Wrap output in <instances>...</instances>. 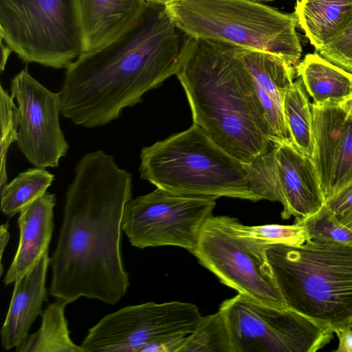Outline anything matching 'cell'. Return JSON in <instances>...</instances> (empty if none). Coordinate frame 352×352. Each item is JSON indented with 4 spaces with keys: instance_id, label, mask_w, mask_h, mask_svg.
<instances>
[{
    "instance_id": "6da1fadb",
    "label": "cell",
    "mask_w": 352,
    "mask_h": 352,
    "mask_svg": "<svg viewBox=\"0 0 352 352\" xmlns=\"http://www.w3.org/2000/svg\"><path fill=\"white\" fill-rule=\"evenodd\" d=\"M132 176L113 155L89 152L78 162L65 195L63 219L50 257L49 294L69 303L80 297L116 305L130 285L121 241Z\"/></svg>"
},
{
    "instance_id": "7a4b0ae2",
    "label": "cell",
    "mask_w": 352,
    "mask_h": 352,
    "mask_svg": "<svg viewBox=\"0 0 352 352\" xmlns=\"http://www.w3.org/2000/svg\"><path fill=\"white\" fill-rule=\"evenodd\" d=\"M166 7L147 4L138 20L116 38L82 53L66 69L61 114L86 128L105 125L147 91L176 75L182 42Z\"/></svg>"
},
{
    "instance_id": "3957f363",
    "label": "cell",
    "mask_w": 352,
    "mask_h": 352,
    "mask_svg": "<svg viewBox=\"0 0 352 352\" xmlns=\"http://www.w3.org/2000/svg\"><path fill=\"white\" fill-rule=\"evenodd\" d=\"M185 36L176 76L193 124L241 162H252L274 139L241 47Z\"/></svg>"
},
{
    "instance_id": "277c9868",
    "label": "cell",
    "mask_w": 352,
    "mask_h": 352,
    "mask_svg": "<svg viewBox=\"0 0 352 352\" xmlns=\"http://www.w3.org/2000/svg\"><path fill=\"white\" fill-rule=\"evenodd\" d=\"M269 265L287 307L333 331L352 321V245L309 239L269 245Z\"/></svg>"
},
{
    "instance_id": "5b68a950",
    "label": "cell",
    "mask_w": 352,
    "mask_h": 352,
    "mask_svg": "<svg viewBox=\"0 0 352 352\" xmlns=\"http://www.w3.org/2000/svg\"><path fill=\"white\" fill-rule=\"evenodd\" d=\"M140 178L157 188L197 196L261 200L239 160L198 125L142 148Z\"/></svg>"
},
{
    "instance_id": "8992f818",
    "label": "cell",
    "mask_w": 352,
    "mask_h": 352,
    "mask_svg": "<svg viewBox=\"0 0 352 352\" xmlns=\"http://www.w3.org/2000/svg\"><path fill=\"white\" fill-rule=\"evenodd\" d=\"M166 9L186 36L272 54L294 67L301 56L294 12L253 0H179Z\"/></svg>"
},
{
    "instance_id": "52a82bcc",
    "label": "cell",
    "mask_w": 352,
    "mask_h": 352,
    "mask_svg": "<svg viewBox=\"0 0 352 352\" xmlns=\"http://www.w3.org/2000/svg\"><path fill=\"white\" fill-rule=\"evenodd\" d=\"M0 34L26 63L67 69L83 52L74 0H0Z\"/></svg>"
},
{
    "instance_id": "ba28073f",
    "label": "cell",
    "mask_w": 352,
    "mask_h": 352,
    "mask_svg": "<svg viewBox=\"0 0 352 352\" xmlns=\"http://www.w3.org/2000/svg\"><path fill=\"white\" fill-rule=\"evenodd\" d=\"M234 352H315L329 344L333 330L287 307L238 294L221 302Z\"/></svg>"
},
{
    "instance_id": "9c48e42d",
    "label": "cell",
    "mask_w": 352,
    "mask_h": 352,
    "mask_svg": "<svg viewBox=\"0 0 352 352\" xmlns=\"http://www.w3.org/2000/svg\"><path fill=\"white\" fill-rule=\"evenodd\" d=\"M231 217L212 215L192 254L223 285L265 305L287 307L260 241L238 234Z\"/></svg>"
},
{
    "instance_id": "30bf717a",
    "label": "cell",
    "mask_w": 352,
    "mask_h": 352,
    "mask_svg": "<svg viewBox=\"0 0 352 352\" xmlns=\"http://www.w3.org/2000/svg\"><path fill=\"white\" fill-rule=\"evenodd\" d=\"M216 199L157 188L127 202L123 232L138 248L173 245L192 254L205 223L212 215Z\"/></svg>"
},
{
    "instance_id": "8fae6325",
    "label": "cell",
    "mask_w": 352,
    "mask_h": 352,
    "mask_svg": "<svg viewBox=\"0 0 352 352\" xmlns=\"http://www.w3.org/2000/svg\"><path fill=\"white\" fill-rule=\"evenodd\" d=\"M201 317L191 302L130 305L103 317L88 330L80 346L84 352H141L157 339L190 334Z\"/></svg>"
},
{
    "instance_id": "7c38bea8",
    "label": "cell",
    "mask_w": 352,
    "mask_h": 352,
    "mask_svg": "<svg viewBox=\"0 0 352 352\" xmlns=\"http://www.w3.org/2000/svg\"><path fill=\"white\" fill-rule=\"evenodd\" d=\"M243 165L252 191L261 200L282 204L283 219L308 217L324 204L313 160L290 139L274 143L267 152Z\"/></svg>"
},
{
    "instance_id": "4fadbf2b",
    "label": "cell",
    "mask_w": 352,
    "mask_h": 352,
    "mask_svg": "<svg viewBox=\"0 0 352 352\" xmlns=\"http://www.w3.org/2000/svg\"><path fill=\"white\" fill-rule=\"evenodd\" d=\"M20 114L18 146L28 162L37 168H55L68 151L61 130L60 92H53L37 81L27 67L10 82Z\"/></svg>"
},
{
    "instance_id": "5bb4252c",
    "label": "cell",
    "mask_w": 352,
    "mask_h": 352,
    "mask_svg": "<svg viewBox=\"0 0 352 352\" xmlns=\"http://www.w3.org/2000/svg\"><path fill=\"white\" fill-rule=\"evenodd\" d=\"M311 106L312 160L326 201L352 181V118L338 105Z\"/></svg>"
},
{
    "instance_id": "9a60e30c",
    "label": "cell",
    "mask_w": 352,
    "mask_h": 352,
    "mask_svg": "<svg viewBox=\"0 0 352 352\" xmlns=\"http://www.w3.org/2000/svg\"><path fill=\"white\" fill-rule=\"evenodd\" d=\"M239 52L265 111L274 139V144L289 139L283 106L285 95L294 82L295 67L272 54L242 47Z\"/></svg>"
},
{
    "instance_id": "2e32d148",
    "label": "cell",
    "mask_w": 352,
    "mask_h": 352,
    "mask_svg": "<svg viewBox=\"0 0 352 352\" xmlns=\"http://www.w3.org/2000/svg\"><path fill=\"white\" fill-rule=\"evenodd\" d=\"M74 1L83 52L95 50L116 38L138 20L148 4L146 0Z\"/></svg>"
},
{
    "instance_id": "e0dca14e",
    "label": "cell",
    "mask_w": 352,
    "mask_h": 352,
    "mask_svg": "<svg viewBox=\"0 0 352 352\" xmlns=\"http://www.w3.org/2000/svg\"><path fill=\"white\" fill-rule=\"evenodd\" d=\"M50 257L45 252L40 260L14 283L5 321L0 331L4 349L16 348L28 336L29 330L42 313L47 297L46 275Z\"/></svg>"
},
{
    "instance_id": "ac0fdd59",
    "label": "cell",
    "mask_w": 352,
    "mask_h": 352,
    "mask_svg": "<svg viewBox=\"0 0 352 352\" xmlns=\"http://www.w3.org/2000/svg\"><path fill=\"white\" fill-rule=\"evenodd\" d=\"M56 199L54 194L46 192L19 212V243L3 279L6 285L18 280L48 252Z\"/></svg>"
},
{
    "instance_id": "d6986e66",
    "label": "cell",
    "mask_w": 352,
    "mask_h": 352,
    "mask_svg": "<svg viewBox=\"0 0 352 352\" xmlns=\"http://www.w3.org/2000/svg\"><path fill=\"white\" fill-rule=\"evenodd\" d=\"M295 69L315 105H338L352 94V74L317 52L305 55Z\"/></svg>"
},
{
    "instance_id": "ffe728a7",
    "label": "cell",
    "mask_w": 352,
    "mask_h": 352,
    "mask_svg": "<svg viewBox=\"0 0 352 352\" xmlns=\"http://www.w3.org/2000/svg\"><path fill=\"white\" fill-rule=\"evenodd\" d=\"M294 13L318 51L352 18V0H297Z\"/></svg>"
},
{
    "instance_id": "44dd1931",
    "label": "cell",
    "mask_w": 352,
    "mask_h": 352,
    "mask_svg": "<svg viewBox=\"0 0 352 352\" xmlns=\"http://www.w3.org/2000/svg\"><path fill=\"white\" fill-rule=\"evenodd\" d=\"M69 302L58 300L42 311L41 324L16 348V352H84L69 336L65 310Z\"/></svg>"
},
{
    "instance_id": "7402d4cb",
    "label": "cell",
    "mask_w": 352,
    "mask_h": 352,
    "mask_svg": "<svg viewBox=\"0 0 352 352\" xmlns=\"http://www.w3.org/2000/svg\"><path fill=\"white\" fill-rule=\"evenodd\" d=\"M311 104L307 92L298 78L285 95L283 118L292 142L302 153L312 159L315 147Z\"/></svg>"
},
{
    "instance_id": "603a6c76",
    "label": "cell",
    "mask_w": 352,
    "mask_h": 352,
    "mask_svg": "<svg viewBox=\"0 0 352 352\" xmlns=\"http://www.w3.org/2000/svg\"><path fill=\"white\" fill-rule=\"evenodd\" d=\"M54 180V175L45 168H33L20 173L11 182L1 188V210L11 217L42 196Z\"/></svg>"
},
{
    "instance_id": "cb8c5ba5",
    "label": "cell",
    "mask_w": 352,
    "mask_h": 352,
    "mask_svg": "<svg viewBox=\"0 0 352 352\" xmlns=\"http://www.w3.org/2000/svg\"><path fill=\"white\" fill-rule=\"evenodd\" d=\"M179 352H234L230 331L223 313L202 316Z\"/></svg>"
},
{
    "instance_id": "d4e9b609",
    "label": "cell",
    "mask_w": 352,
    "mask_h": 352,
    "mask_svg": "<svg viewBox=\"0 0 352 352\" xmlns=\"http://www.w3.org/2000/svg\"><path fill=\"white\" fill-rule=\"evenodd\" d=\"M230 222L238 234L257 240L267 245H300L309 239L306 229L295 222L293 225L266 224L250 226L242 224L234 217L230 218Z\"/></svg>"
},
{
    "instance_id": "484cf974",
    "label": "cell",
    "mask_w": 352,
    "mask_h": 352,
    "mask_svg": "<svg viewBox=\"0 0 352 352\" xmlns=\"http://www.w3.org/2000/svg\"><path fill=\"white\" fill-rule=\"evenodd\" d=\"M302 226L309 239L352 245V230L344 225L324 204L318 211L303 218H295Z\"/></svg>"
},
{
    "instance_id": "4316f807",
    "label": "cell",
    "mask_w": 352,
    "mask_h": 352,
    "mask_svg": "<svg viewBox=\"0 0 352 352\" xmlns=\"http://www.w3.org/2000/svg\"><path fill=\"white\" fill-rule=\"evenodd\" d=\"M0 120H1V170L0 186L7 182L6 158L10 146L19 138L20 114L14 102V98L10 96L1 85L0 88Z\"/></svg>"
},
{
    "instance_id": "83f0119b",
    "label": "cell",
    "mask_w": 352,
    "mask_h": 352,
    "mask_svg": "<svg viewBox=\"0 0 352 352\" xmlns=\"http://www.w3.org/2000/svg\"><path fill=\"white\" fill-rule=\"evenodd\" d=\"M317 52L327 60L352 74V18Z\"/></svg>"
},
{
    "instance_id": "f1b7e54d",
    "label": "cell",
    "mask_w": 352,
    "mask_h": 352,
    "mask_svg": "<svg viewBox=\"0 0 352 352\" xmlns=\"http://www.w3.org/2000/svg\"><path fill=\"white\" fill-rule=\"evenodd\" d=\"M340 220L352 209V181L324 202Z\"/></svg>"
},
{
    "instance_id": "f546056e",
    "label": "cell",
    "mask_w": 352,
    "mask_h": 352,
    "mask_svg": "<svg viewBox=\"0 0 352 352\" xmlns=\"http://www.w3.org/2000/svg\"><path fill=\"white\" fill-rule=\"evenodd\" d=\"M188 336L177 334L157 339L144 346L141 352H179Z\"/></svg>"
},
{
    "instance_id": "4dcf8cb0",
    "label": "cell",
    "mask_w": 352,
    "mask_h": 352,
    "mask_svg": "<svg viewBox=\"0 0 352 352\" xmlns=\"http://www.w3.org/2000/svg\"><path fill=\"white\" fill-rule=\"evenodd\" d=\"M338 338L336 352H352V328L350 327L336 330Z\"/></svg>"
},
{
    "instance_id": "1f68e13d",
    "label": "cell",
    "mask_w": 352,
    "mask_h": 352,
    "mask_svg": "<svg viewBox=\"0 0 352 352\" xmlns=\"http://www.w3.org/2000/svg\"><path fill=\"white\" fill-rule=\"evenodd\" d=\"M10 239V233L8 231V223H3L1 224L0 227V259H1V275L3 274V264H2V258H3V250L6 247L8 241Z\"/></svg>"
},
{
    "instance_id": "d6a6232c",
    "label": "cell",
    "mask_w": 352,
    "mask_h": 352,
    "mask_svg": "<svg viewBox=\"0 0 352 352\" xmlns=\"http://www.w3.org/2000/svg\"><path fill=\"white\" fill-rule=\"evenodd\" d=\"M338 106L349 116L352 118V94L342 100Z\"/></svg>"
},
{
    "instance_id": "836d02e7",
    "label": "cell",
    "mask_w": 352,
    "mask_h": 352,
    "mask_svg": "<svg viewBox=\"0 0 352 352\" xmlns=\"http://www.w3.org/2000/svg\"><path fill=\"white\" fill-rule=\"evenodd\" d=\"M340 221L346 226L352 230V209L345 214Z\"/></svg>"
},
{
    "instance_id": "e575fe53",
    "label": "cell",
    "mask_w": 352,
    "mask_h": 352,
    "mask_svg": "<svg viewBox=\"0 0 352 352\" xmlns=\"http://www.w3.org/2000/svg\"><path fill=\"white\" fill-rule=\"evenodd\" d=\"M178 1L179 0H146L147 3L159 5L164 7Z\"/></svg>"
},
{
    "instance_id": "d590c367",
    "label": "cell",
    "mask_w": 352,
    "mask_h": 352,
    "mask_svg": "<svg viewBox=\"0 0 352 352\" xmlns=\"http://www.w3.org/2000/svg\"><path fill=\"white\" fill-rule=\"evenodd\" d=\"M253 1H256L262 2V1H272V0H253Z\"/></svg>"
},
{
    "instance_id": "8d00e7d4",
    "label": "cell",
    "mask_w": 352,
    "mask_h": 352,
    "mask_svg": "<svg viewBox=\"0 0 352 352\" xmlns=\"http://www.w3.org/2000/svg\"><path fill=\"white\" fill-rule=\"evenodd\" d=\"M350 327L352 328V321L351 322Z\"/></svg>"
}]
</instances>
